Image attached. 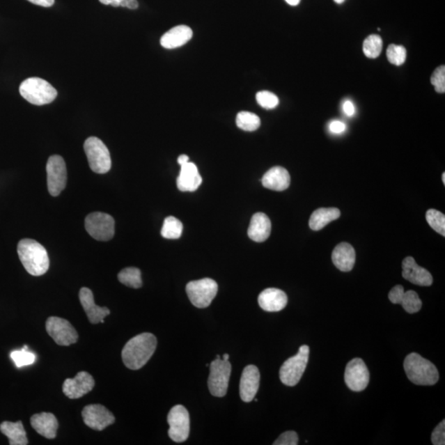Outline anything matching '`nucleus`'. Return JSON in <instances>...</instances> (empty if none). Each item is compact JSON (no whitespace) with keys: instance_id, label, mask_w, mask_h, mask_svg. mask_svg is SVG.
Returning a JSON list of instances; mask_svg holds the SVG:
<instances>
[{"instance_id":"f257e3e1","label":"nucleus","mask_w":445,"mask_h":445,"mask_svg":"<svg viewBox=\"0 0 445 445\" xmlns=\"http://www.w3.org/2000/svg\"><path fill=\"white\" fill-rule=\"evenodd\" d=\"M156 348L157 338L155 335L146 332L134 336L125 344L121 352L125 366L130 370H139L150 361Z\"/></svg>"},{"instance_id":"f03ea898","label":"nucleus","mask_w":445,"mask_h":445,"mask_svg":"<svg viewBox=\"0 0 445 445\" xmlns=\"http://www.w3.org/2000/svg\"><path fill=\"white\" fill-rule=\"evenodd\" d=\"M17 253L26 271L33 276H43L48 271L49 259L47 251L38 242L25 238L17 245Z\"/></svg>"},{"instance_id":"7ed1b4c3","label":"nucleus","mask_w":445,"mask_h":445,"mask_svg":"<svg viewBox=\"0 0 445 445\" xmlns=\"http://www.w3.org/2000/svg\"><path fill=\"white\" fill-rule=\"evenodd\" d=\"M404 370L408 380L416 385L431 386L439 380L437 368L417 353L408 354L404 361Z\"/></svg>"},{"instance_id":"20e7f679","label":"nucleus","mask_w":445,"mask_h":445,"mask_svg":"<svg viewBox=\"0 0 445 445\" xmlns=\"http://www.w3.org/2000/svg\"><path fill=\"white\" fill-rule=\"evenodd\" d=\"M21 96L31 104L42 106L52 102L57 97V91L52 85L40 78L26 79L20 85Z\"/></svg>"},{"instance_id":"39448f33","label":"nucleus","mask_w":445,"mask_h":445,"mask_svg":"<svg viewBox=\"0 0 445 445\" xmlns=\"http://www.w3.org/2000/svg\"><path fill=\"white\" fill-rule=\"evenodd\" d=\"M84 151L88 164L94 173L104 174L111 168V159L109 148L100 139L89 137L84 142Z\"/></svg>"},{"instance_id":"423d86ee","label":"nucleus","mask_w":445,"mask_h":445,"mask_svg":"<svg viewBox=\"0 0 445 445\" xmlns=\"http://www.w3.org/2000/svg\"><path fill=\"white\" fill-rule=\"evenodd\" d=\"M309 348L304 345L301 346L298 354L288 359L283 364L280 370V379L283 384L289 387L298 384L302 377L309 362Z\"/></svg>"},{"instance_id":"0eeeda50","label":"nucleus","mask_w":445,"mask_h":445,"mask_svg":"<svg viewBox=\"0 0 445 445\" xmlns=\"http://www.w3.org/2000/svg\"><path fill=\"white\" fill-rule=\"evenodd\" d=\"M187 294L192 304L196 308L205 309L210 306L218 293V284L212 279L189 282L186 287Z\"/></svg>"},{"instance_id":"6e6552de","label":"nucleus","mask_w":445,"mask_h":445,"mask_svg":"<svg viewBox=\"0 0 445 445\" xmlns=\"http://www.w3.org/2000/svg\"><path fill=\"white\" fill-rule=\"evenodd\" d=\"M231 364L217 358L210 365L208 387L214 397L223 398L226 395L231 375Z\"/></svg>"},{"instance_id":"1a4fd4ad","label":"nucleus","mask_w":445,"mask_h":445,"mask_svg":"<svg viewBox=\"0 0 445 445\" xmlns=\"http://www.w3.org/2000/svg\"><path fill=\"white\" fill-rule=\"evenodd\" d=\"M85 228L94 240L109 241L115 233L114 219L110 214L94 212L85 219Z\"/></svg>"},{"instance_id":"9d476101","label":"nucleus","mask_w":445,"mask_h":445,"mask_svg":"<svg viewBox=\"0 0 445 445\" xmlns=\"http://www.w3.org/2000/svg\"><path fill=\"white\" fill-rule=\"evenodd\" d=\"M168 422L170 439L177 443L186 442L190 434V416L186 407L177 405L171 409Z\"/></svg>"},{"instance_id":"9b49d317","label":"nucleus","mask_w":445,"mask_h":445,"mask_svg":"<svg viewBox=\"0 0 445 445\" xmlns=\"http://www.w3.org/2000/svg\"><path fill=\"white\" fill-rule=\"evenodd\" d=\"M47 186L49 194L59 196L66 187L67 169L64 159L60 155L49 157L47 164Z\"/></svg>"},{"instance_id":"f8f14e48","label":"nucleus","mask_w":445,"mask_h":445,"mask_svg":"<svg viewBox=\"0 0 445 445\" xmlns=\"http://www.w3.org/2000/svg\"><path fill=\"white\" fill-rule=\"evenodd\" d=\"M47 334L60 345L77 343L79 335L69 321L58 317H49L46 323Z\"/></svg>"},{"instance_id":"ddd939ff","label":"nucleus","mask_w":445,"mask_h":445,"mask_svg":"<svg viewBox=\"0 0 445 445\" xmlns=\"http://www.w3.org/2000/svg\"><path fill=\"white\" fill-rule=\"evenodd\" d=\"M345 382L350 390L361 392L370 383V372L361 358L353 359L346 366Z\"/></svg>"},{"instance_id":"4468645a","label":"nucleus","mask_w":445,"mask_h":445,"mask_svg":"<svg viewBox=\"0 0 445 445\" xmlns=\"http://www.w3.org/2000/svg\"><path fill=\"white\" fill-rule=\"evenodd\" d=\"M82 416L84 423L93 430H103L114 423L115 416L100 404H92L84 408Z\"/></svg>"},{"instance_id":"2eb2a0df","label":"nucleus","mask_w":445,"mask_h":445,"mask_svg":"<svg viewBox=\"0 0 445 445\" xmlns=\"http://www.w3.org/2000/svg\"><path fill=\"white\" fill-rule=\"evenodd\" d=\"M95 385V381L88 372L78 373L74 379H67L63 384V393L70 399L82 398L85 394L91 392Z\"/></svg>"},{"instance_id":"dca6fc26","label":"nucleus","mask_w":445,"mask_h":445,"mask_svg":"<svg viewBox=\"0 0 445 445\" xmlns=\"http://www.w3.org/2000/svg\"><path fill=\"white\" fill-rule=\"evenodd\" d=\"M260 385V372L253 365L247 366L242 371L240 380V397L244 403H250L257 395Z\"/></svg>"},{"instance_id":"f3484780","label":"nucleus","mask_w":445,"mask_h":445,"mask_svg":"<svg viewBox=\"0 0 445 445\" xmlns=\"http://www.w3.org/2000/svg\"><path fill=\"white\" fill-rule=\"evenodd\" d=\"M389 299L394 304H401L408 313L419 312L422 307V301L416 292L413 290L405 292L402 286L393 287L389 292Z\"/></svg>"},{"instance_id":"a211bd4d","label":"nucleus","mask_w":445,"mask_h":445,"mask_svg":"<svg viewBox=\"0 0 445 445\" xmlns=\"http://www.w3.org/2000/svg\"><path fill=\"white\" fill-rule=\"evenodd\" d=\"M403 277L412 284L420 286H430L433 277L426 269L418 266L414 258L407 257L403 262Z\"/></svg>"},{"instance_id":"6ab92c4d","label":"nucleus","mask_w":445,"mask_h":445,"mask_svg":"<svg viewBox=\"0 0 445 445\" xmlns=\"http://www.w3.org/2000/svg\"><path fill=\"white\" fill-rule=\"evenodd\" d=\"M79 299L81 305L86 313L88 320L93 325L99 322H104V319L111 313L110 310L106 307H99L94 302L93 294L88 288H82L79 291Z\"/></svg>"},{"instance_id":"aec40b11","label":"nucleus","mask_w":445,"mask_h":445,"mask_svg":"<svg viewBox=\"0 0 445 445\" xmlns=\"http://www.w3.org/2000/svg\"><path fill=\"white\" fill-rule=\"evenodd\" d=\"M288 297L284 291L276 288H269L258 296L259 306L264 311L279 312L286 307Z\"/></svg>"},{"instance_id":"412c9836","label":"nucleus","mask_w":445,"mask_h":445,"mask_svg":"<svg viewBox=\"0 0 445 445\" xmlns=\"http://www.w3.org/2000/svg\"><path fill=\"white\" fill-rule=\"evenodd\" d=\"M202 178L196 165L187 162L181 166L177 186L181 192H195L201 185Z\"/></svg>"},{"instance_id":"4be33fe9","label":"nucleus","mask_w":445,"mask_h":445,"mask_svg":"<svg viewBox=\"0 0 445 445\" xmlns=\"http://www.w3.org/2000/svg\"><path fill=\"white\" fill-rule=\"evenodd\" d=\"M331 259L337 269L348 272L352 271L356 263V251L348 242H341L332 251Z\"/></svg>"},{"instance_id":"5701e85b","label":"nucleus","mask_w":445,"mask_h":445,"mask_svg":"<svg viewBox=\"0 0 445 445\" xmlns=\"http://www.w3.org/2000/svg\"><path fill=\"white\" fill-rule=\"evenodd\" d=\"M31 425L43 437L49 439L56 438L58 421L52 413L42 412L33 415L31 418Z\"/></svg>"},{"instance_id":"b1692460","label":"nucleus","mask_w":445,"mask_h":445,"mask_svg":"<svg viewBox=\"0 0 445 445\" xmlns=\"http://www.w3.org/2000/svg\"><path fill=\"white\" fill-rule=\"evenodd\" d=\"M193 31L186 25H179L170 29L160 39L161 46L175 49L184 46L192 38Z\"/></svg>"},{"instance_id":"393cba45","label":"nucleus","mask_w":445,"mask_h":445,"mask_svg":"<svg viewBox=\"0 0 445 445\" xmlns=\"http://www.w3.org/2000/svg\"><path fill=\"white\" fill-rule=\"evenodd\" d=\"M264 187L270 190L282 192L290 185L289 172L282 167H274L267 171L262 179Z\"/></svg>"},{"instance_id":"a878e982","label":"nucleus","mask_w":445,"mask_h":445,"mask_svg":"<svg viewBox=\"0 0 445 445\" xmlns=\"http://www.w3.org/2000/svg\"><path fill=\"white\" fill-rule=\"evenodd\" d=\"M272 223L266 214H255L251 219L247 235L251 240L257 242L266 241L271 235Z\"/></svg>"},{"instance_id":"bb28decb","label":"nucleus","mask_w":445,"mask_h":445,"mask_svg":"<svg viewBox=\"0 0 445 445\" xmlns=\"http://www.w3.org/2000/svg\"><path fill=\"white\" fill-rule=\"evenodd\" d=\"M0 430L6 435L11 445H26L29 444L26 431L21 421H3L0 425Z\"/></svg>"},{"instance_id":"cd10ccee","label":"nucleus","mask_w":445,"mask_h":445,"mask_svg":"<svg viewBox=\"0 0 445 445\" xmlns=\"http://www.w3.org/2000/svg\"><path fill=\"white\" fill-rule=\"evenodd\" d=\"M341 217V211L337 208H320L312 214L309 219V227L314 231H321L334 220Z\"/></svg>"},{"instance_id":"c85d7f7f","label":"nucleus","mask_w":445,"mask_h":445,"mask_svg":"<svg viewBox=\"0 0 445 445\" xmlns=\"http://www.w3.org/2000/svg\"><path fill=\"white\" fill-rule=\"evenodd\" d=\"M118 280L125 286L134 289L142 286L141 272L136 267L125 268L118 274Z\"/></svg>"},{"instance_id":"c756f323","label":"nucleus","mask_w":445,"mask_h":445,"mask_svg":"<svg viewBox=\"0 0 445 445\" xmlns=\"http://www.w3.org/2000/svg\"><path fill=\"white\" fill-rule=\"evenodd\" d=\"M182 223L177 218L169 217L164 219L161 235L167 240H178L182 236Z\"/></svg>"},{"instance_id":"7c9ffc66","label":"nucleus","mask_w":445,"mask_h":445,"mask_svg":"<svg viewBox=\"0 0 445 445\" xmlns=\"http://www.w3.org/2000/svg\"><path fill=\"white\" fill-rule=\"evenodd\" d=\"M236 124L238 128L245 132H255L260 127V120L253 112L241 111L237 116Z\"/></svg>"},{"instance_id":"2f4dec72","label":"nucleus","mask_w":445,"mask_h":445,"mask_svg":"<svg viewBox=\"0 0 445 445\" xmlns=\"http://www.w3.org/2000/svg\"><path fill=\"white\" fill-rule=\"evenodd\" d=\"M383 49V40L379 35H370L363 44V52L370 59L379 57Z\"/></svg>"},{"instance_id":"473e14b6","label":"nucleus","mask_w":445,"mask_h":445,"mask_svg":"<svg viewBox=\"0 0 445 445\" xmlns=\"http://www.w3.org/2000/svg\"><path fill=\"white\" fill-rule=\"evenodd\" d=\"M426 218L430 226L442 236H445V215L439 211L431 209L427 211Z\"/></svg>"},{"instance_id":"72a5a7b5","label":"nucleus","mask_w":445,"mask_h":445,"mask_svg":"<svg viewBox=\"0 0 445 445\" xmlns=\"http://www.w3.org/2000/svg\"><path fill=\"white\" fill-rule=\"evenodd\" d=\"M387 58L391 64L397 66L402 65L407 59V49L399 45L391 44L387 49Z\"/></svg>"},{"instance_id":"f704fd0d","label":"nucleus","mask_w":445,"mask_h":445,"mask_svg":"<svg viewBox=\"0 0 445 445\" xmlns=\"http://www.w3.org/2000/svg\"><path fill=\"white\" fill-rule=\"evenodd\" d=\"M10 357L17 368L33 365L36 361L35 354L29 352L28 346L26 345L20 350H15V352H11Z\"/></svg>"},{"instance_id":"c9c22d12","label":"nucleus","mask_w":445,"mask_h":445,"mask_svg":"<svg viewBox=\"0 0 445 445\" xmlns=\"http://www.w3.org/2000/svg\"><path fill=\"white\" fill-rule=\"evenodd\" d=\"M258 104L266 109H274L279 105V98L272 92L260 91L256 95Z\"/></svg>"},{"instance_id":"e433bc0d","label":"nucleus","mask_w":445,"mask_h":445,"mask_svg":"<svg viewBox=\"0 0 445 445\" xmlns=\"http://www.w3.org/2000/svg\"><path fill=\"white\" fill-rule=\"evenodd\" d=\"M431 84L434 85L435 91L439 93H445V66H439L431 75Z\"/></svg>"},{"instance_id":"4c0bfd02","label":"nucleus","mask_w":445,"mask_h":445,"mask_svg":"<svg viewBox=\"0 0 445 445\" xmlns=\"http://www.w3.org/2000/svg\"><path fill=\"white\" fill-rule=\"evenodd\" d=\"M298 444V435L295 431H286L273 443L274 445H297Z\"/></svg>"},{"instance_id":"58836bf2","label":"nucleus","mask_w":445,"mask_h":445,"mask_svg":"<svg viewBox=\"0 0 445 445\" xmlns=\"http://www.w3.org/2000/svg\"><path fill=\"white\" fill-rule=\"evenodd\" d=\"M105 6H111L114 7H125L130 10H136L139 7L137 0H99Z\"/></svg>"},{"instance_id":"ea45409f","label":"nucleus","mask_w":445,"mask_h":445,"mask_svg":"<svg viewBox=\"0 0 445 445\" xmlns=\"http://www.w3.org/2000/svg\"><path fill=\"white\" fill-rule=\"evenodd\" d=\"M431 442L434 445L445 444V421L443 420L435 427L432 435H431Z\"/></svg>"},{"instance_id":"a19ab883","label":"nucleus","mask_w":445,"mask_h":445,"mask_svg":"<svg viewBox=\"0 0 445 445\" xmlns=\"http://www.w3.org/2000/svg\"><path fill=\"white\" fill-rule=\"evenodd\" d=\"M329 130L331 133L341 134L345 130V125L340 120H334L329 124Z\"/></svg>"},{"instance_id":"79ce46f5","label":"nucleus","mask_w":445,"mask_h":445,"mask_svg":"<svg viewBox=\"0 0 445 445\" xmlns=\"http://www.w3.org/2000/svg\"><path fill=\"white\" fill-rule=\"evenodd\" d=\"M343 109L344 114L348 116H352L356 114V109L352 101H345L343 103Z\"/></svg>"},{"instance_id":"37998d69","label":"nucleus","mask_w":445,"mask_h":445,"mask_svg":"<svg viewBox=\"0 0 445 445\" xmlns=\"http://www.w3.org/2000/svg\"><path fill=\"white\" fill-rule=\"evenodd\" d=\"M31 3L45 8L52 7L55 3V0H28Z\"/></svg>"},{"instance_id":"c03bdc74","label":"nucleus","mask_w":445,"mask_h":445,"mask_svg":"<svg viewBox=\"0 0 445 445\" xmlns=\"http://www.w3.org/2000/svg\"><path fill=\"white\" fill-rule=\"evenodd\" d=\"M178 162L180 166L185 164L187 162H189V157L186 155H180Z\"/></svg>"},{"instance_id":"a18cd8bd","label":"nucleus","mask_w":445,"mask_h":445,"mask_svg":"<svg viewBox=\"0 0 445 445\" xmlns=\"http://www.w3.org/2000/svg\"><path fill=\"white\" fill-rule=\"evenodd\" d=\"M300 1L301 0H286V2L291 6H299Z\"/></svg>"},{"instance_id":"49530a36","label":"nucleus","mask_w":445,"mask_h":445,"mask_svg":"<svg viewBox=\"0 0 445 445\" xmlns=\"http://www.w3.org/2000/svg\"><path fill=\"white\" fill-rule=\"evenodd\" d=\"M229 359V356L228 354H224L223 356V359L224 361H228Z\"/></svg>"},{"instance_id":"de8ad7c7","label":"nucleus","mask_w":445,"mask_h":445,"mask_svg":"<svg viewBox=\"0 0 445 445\" xmlns=\"http://www.w3.org/2000/svg\"><path fill=\"white\" fill-rule=\"evenodd\" d=\"M345 1V0H334V2H335V3H339V4L343 3H344Z\"/></svg>"},{"instance_id":"09e8293b","label":"nucleus","mask_w":445,"mask_h":445,"mask_svg":"<svg viewBox=\"0 0 445 445\" xmlns=\"http://www.w3.org/2000/svg\"><path fill=\"white\" fill-rule=\"evenodd\" d=\"M442 179H443L444 185H445V173H444L442 175Z\"/></svg>"}]
</instances>
